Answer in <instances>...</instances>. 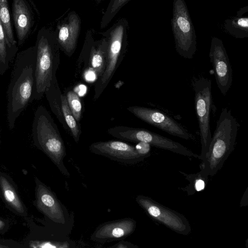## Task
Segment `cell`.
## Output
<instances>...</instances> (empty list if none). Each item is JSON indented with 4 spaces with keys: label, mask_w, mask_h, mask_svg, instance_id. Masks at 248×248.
Returning <instances> with one entry per match:
<instances>
[{
    "label": "cell",
    "mask_w": 248,
    "mask_h": 248,
    "mask_svg": "<svg viewBox=\"0 0 248 248\" xmlns=\"http://www.w3.org/2000/svg\"><path fill=\"white\" fill-rule=\"evenodd\" d=\"M36 48L17 55L7 91V122L13 129L21 113L31 103L35 81Z\"/></svg>",
    "instance_id": "obj_1"
},
{
    "label": "cell",
    "mask_w": 248,
    "mask_h": 248,
    "mask_svg": "<svg viewBox=\"0 0 248 248\" xmlns=\"http://www.w3.org/2000/svg\"><path fill=\"white\" fill-rule=\"evenodd\" d=\"M238 127L231 111L223 108L217 122L207 152L200 165V169L208 175H215L233 150Z\"/></svg>",
    "instance_id": "obj_2"
},
{
    "label": "cell",
    "mask_w": 248,
    "mask_h": 248,
    "mask_svg": "<svg viewBox=\"0 0 248 248\" xmlns=\"http://www.w3.org/2000/svg\"><path fill=\"white\" fill-rule=\"evenodd\" d=\"M32 134L37 146L51 160L62 174L69 176L64 164L66 148L57 125L46 108L39 106L34 113Z\"/></svg>",
    "instance_id": "obj_3"
},
{
    "label": "cell",
    "mask_w": 248,
    "mask_h": 248,
    "mask_svg": "<svg viewBox=\"0 0 248 248\" xmlns=\"http://www.w3.org/2000/svg\"><path fill=\"white\" fill-rule=\"evenodd\" d=\"M60 49L55 34H43L36 47L35 81L32 101L40 100L56 72L60 62Z\"/></svg>",
    "instance_id": "obj_4"
},
{
    "label": "cell",
    "mask_w": 248,
    "mask_h": 248,
    "mask_svg": "<svg viewBox=\"0 0 248 248\" xmlns=\"http://www.w3.org/2000/svg\"><path fill=\"white\" fill-rule=\"evenodd\" d=\"M128 28V21L122 18L107 30L100 33L108 43L107 62L103 75L94 85V100L100 97L107 87L123 59L127 45Z\"/></svg>",
    "instance_id": "obj_5"
},
{
    "label": "cell",
    "mask_w": 248,
    "mask_h": 248,
    "mask_svg": "<svg viewBox=\"0 0 248 248\" xmlns=\"http://www.w3.org/2000/svg\"><path fill=\"white\" fill-rule=\"evenodd\" d=\"M171 25L176 51L185 58L192 59L197 48L196 35L185 0H173Z\"/></svg>",
    "instance_id": "obj_6"
},
{
    "label": "cell",
    "mask_w": 248,
    "mask_h": 248,
    "mask_svg": "<svg viewBox=\"0 0 248 248\" xmlns=\"http://www.w3.org/2000/svg\"><path fill=\"white\" fill-rule=\"evenodd\" d=\"M36 196L38 208L61 234L68 236L74 225V214L69 211L50 188L40 181L37 184Z\"/></svg>",
    "instance_id": "obj_7"
},
{
    "label": "cell",
    "mask_w": 248,
    "mask_h": 248,
    "mask_svg": "<svg viewBox=\"0 0 248 248\" xmlns=\"http://www.w3.org/2000/svg\"><path fill=\"white\" fill-rule=\"evenodd\" d=\"M107 132L112 137L121 140L134 142H144L151 146L200 159V155L192 152L181 144L147 129L119 125L108 128Z\"/></svg>",
    "instance_id": "obj_8"
},
{
    "label": "cell",
    "mask_w": 248,
    "mask_h": 248,
    "mask_svg": "<svg viewBox=\"0 0 248 248\" xmlns=\"http://www.w3.org/2000/svg\"><path fill=\"white\" fill-rule=\"evenodd\" d=\"M195 92V106L198 121L202 145L200 159L204 158L210 145L212 135L210 125V112L212 100L211 80L202 78L193 83Z\"/></svg>",
    "instance_id": "obj_9"
},
{
    "label": "cell",
    "mask_w": 248,
    "mask_h": 248,
    "mask_svg": "<svg viewBox=\"0 0 248 248\" xmlns=\"http://www.w3.org/2000/svg\"><path fill=\"white\" fill-rule=\"evenodd\" d=\"M108 43L104 37L96 40L92 30L86 31L84 43L77 61L83 72H93L97 78L103 75L107 62Z\"/></svg>",
    "instance_id": "obj_10"
},
{
    "label": "cell",
    "mask_w": 248,
    "mask_h": 248,
    "mask_svg": "<svg viewBox=\"0 0 248 248\" xmlns=\"http://www.w3.org/2000/svg\"><path fill=\"white\" fill-rule=\"evenodd\" d=\"M135 200L151 218L175 232L186 235L191 232V226L188 220L181 214L160 204L148 196L139 195Z\"/></svg>",
    "instance_id": "obj_11"
},
{
    "label": "cell",
    "mask_w": 248,
    "mask_h": 248,
    "mask_svg": "<svg viewBox=\"0 0 248 248\" xmlns=\"http://www.w3.org/2000/svg\"><path fill=\"white\" fill-rule=\"evenodd\" d=\"M127 109L143 121L170 135L185 140L194 139L179 123L159 110L140 106L128 107Z\"/></svg>",
    "instance_id": "obj_12"
},
{
    "label": "cell",
    "mask_w": 248,
    "mask_h": 248,
    "mask_svg": "<svg viewBox=\"0 0 248 248\" xmlns=\"http://www.w3.org/2000/svg\"><path fill=\"white\" fill-rule=\"evenodd\" d=\"M89 149L92 153L126 164H137L146 158L140 155L135 146L119 140L93 142Z\"/></svg>",
    "instance_id": "obj_13"
},
{
    "label": "cell",
    "mask_w": 248,
    "mask_h": 248,
    "mask_svg": "<svg viewBox=\"0 0 248 248\" xmlns=\"http://www.w3.org/2000/svg\"><path fill=\"white\" fill-rule=\"evenodd\" d=\"M209 57L216 81L221 93L225 95L232 81V71L226 49L221 39L213 37L211 40Z\"/></svg>",
    "instance_id": "obj_14"
},
{
    "label": "cell",
    "mask_w": 248,
    "mask_h": 248,
    "mask_svg": "<svg viewBox=\"0 0 248 248\" xmlns=\"http://www.w3.org/2000/svg\"><path fill=\"white\" fill-rule=\"evenodd\" d=\"M136 228V221L130 217L107 221L96 228L90 239L99 243L120 241L131 235Z\"/></svg>",
    "instance_id": "obj_15"
},
{
    "label": "cell",
    "mask_w": 248,
    "mask_h": 248,
    "mask_svg": "<svg viewBox=\"0 0 248 248\" xmlns=\"http://www.w3.org/2000/svg\"><path fill=\"white\" fill-rule=\"evenodd\" d=\"M81 23L79 16L72 11L57 25L55 34L59 48L68 57H71L76 49Z\"/></svg>",
    "instance_id": "obj_16"
},
{
    "label": "cell",
    "mask_w": 248,
    "mask_h": 248,
    "mask_svg": "<svg viewBox=\"0 0 248 248\" xmlns=\"http://www.w3.org/2000/svg\"><path fill=\"white\" fill-rule=\"evenodd\" d=\"M45 94L53 113L66 130H69L63 115L62 106V96L56 76L54 77L46 89Z\"/></svg>",
    "instance_id": "obj_17"
},
{
    "label": "cell",
    "mask_w": 248,
    "mask_h": 248,
    "mask_svg": "<svg viewBox=\"0 0 248 248\" xmlns=\"http://www.w3.org/2000/svg\"><path fill=\"white\" fill-rule=\"evenodd\" d=\"M13 14L18 44L21 45L23 42L30 26L29 12L23 0H14Z\"/></svg>",
    "instance_id": "obj_18"
},
{
    "label": "cell",
    "mask_w": 248,
    "mask_h": 248,
    "mask_svg": "<svg viewBox=\"0 0 248 248\" xmlns=\"http://www.w3.org/2000/svg\"><path fill=\"white\" fill-rule=\"evenodd\" d=\"M244 9L237 12V16L226 19L224 22L225 31L236 38L248 37V17L242 16L245 12Z\"/></svg>",
    "instance_id": "obj_19"
},
{
    "label": "cell",
    "mask_w": 248,
    "mask_h": 248,
    "mask_svg": "<svg viewBox=\"0 0 248 248\" xmlns=\"http://www.w3.org/2000/svg\"><path fill=\"white\" fill-rule=\"evenodd\" d=\"M186 177V179L188 181L189 184L183 190L186 191L188 195L194 194L196 192L203 190L206 186L209 175L206 174L203 170L196 173L187 174L180 172Z\"/></svg>",
    "instance_id": "obj_20"
},
{
    "label": "cell",
    "mask_w": 248,
    "mask_h": 248,
    "mask_svg": "<svg viewBox=\"0 0 248 248\" xmlns=\"http://www.w3.org/2000/svg\"><path fill=\"white\" fill-rule=\"evenodd\" d=\"M0 185L6 202L17 212L23 213L24 208L15 189L9 181L2 176L0 177Z\"/></svg>",
    "instance_id": "obj_21"
},
{
    "label": "cell",
    "mask_w": 248,
    "mask_h": 248,
    "mask_svg": "<svg viewBox=\"0 0 248 248\" xmlns=\"http://www.w3.org/2000/svg\"><path fill=\"white\" fill-rule=\"evenodd\" d=\"M0 20L4 29L7 44L10 47H16L7 0H0Z\"/></svg>",
    "instance_id": "obj_22"
},
{
    "label": "cell",
    "mask_w": 248,
    "mask_h": 248,
    "mask_svg": "<svg viewBox=\"0 0 248 248\" xmlns=\"http://www.w3.org/2000/svg\"><path fill=\"white\" fill-rule=\"evenodd\" d=\"M62 106L63 115L65 123L70 130L72 136L76 143L79 141L81 130L78 124L77 121L72 114L68 105L66 97L62 94Z\"/></svg>",
    "instance_id": "obj_23"
},
{
    "label": "cell",
    "mask_w": 248,
    "mask_h": 248,
    "mask_svg": "<svg viewBox=\"0 0 248 248\" xmlns=\"http://www.w3.org/2000/svg\"><path fill=\"white\" fill-rule=\"evenodd\" d=\"M0 20V59L8 69L16 51V47H10L7 43L4 31Z\"/></svg>",
    "instance_id": "obj_24"
},
{
    "label": "cell",
    "mask_w": 248,
    "mask_h": 248,
    "mask_svg": "<svg viewBox=\"0 0 248 248\" xmlns=\"http://www.w3.org/2000/svg\"><path fill=\"white\" fill-rule=\"evenodd\" d=\"M131 0H110L100 22V28L106 27L122 8Z\"/></svg>",
    "instance_id": "obj_25"
},
{
    "label": "cell",
    "mask_w": 248,
    "mask_h": 248,
    "mask_svg": "<svg viewBox=\"0 0 248 248\" xmlns=\"http://www.w3.org/2000/svg\"><path fill=\"white\" fill-rule=\"evenodd\" d=\"M69 107L75 118L78 122L80 120L82 105L78 95L73 91H70L67 93L66 96Z\"/></svg>",
    "instance_id": "obj_26"
},
{
    "label": "cell",
    "mask_w": 248,
    "mask_h": 248,
    "mask_svg": "<svg viewBox=\"0 0 248 248\" xmlns=\"http://www.w3.org/2000/svg\"><path fill=\"white\" fill-rule=\"evenodd\" d=\"M138 152L146 158L150 155L151 145L144 142H139L135 146Z\"/></svg>",
    "instance_id": "obj_27"
},
{
    "label": "cell",
    "mask_w": 248,
    "mask_h": 248,
    "mask_svg": "<svg viewBox=\"0 0 248 248\" xmlns=\"http://www.w3.org/2000/svg\"><path fill=\"white\" fill-rule=\"evenodd\" d=\"M111 248H138L139 247L130 242L120 240L117 243L109 247Z\"/></svg>",
    "instance_id": "obj_28"
},
{
    "label": "cell",
    "mask_w": 248,
    "mask_h": 248,
    "mask_svg": "<svg viewBox=\"0 0 248 248\" xmlns=\"http://www.w3.org/2000/svg\"><path fill=\"white\" fill-rule=\"evenodd\" d=\"M248 188L246 190L244 195L241 199L240 202V206H245L248 205Z\"/></svg>",
    "instance_id": "obj_29"
},
{
    "label": "cell",
    "mask_w": 248,
    "mask_h": 248,
    "mask_svg": "<svg viewBox=\"0 0 248 248\" xmlns=\"http://www.w3.org/2000/svg\"><path fill=\"white\" fill-rule=\"evenodd\" d=\"M4 226V223L1 220H0V229H1Z\"/></svg>",
    "instance_id": "obj_30"
},
{
    "label": "cell",
    "mask_w": 248,
    "mask_h": 248,
    "mask_svg": "<svg viewBox=\"0 0 248 248\" xmlns=\"http://www.w3.org/2000/svg\"><path fill=\"white\" fill-rule=\"evenodd\" d=\"M102 1V0H95V1L97 3V4H100Z\"/></svg>",
    "instance_id": "obj_31"
},
{
    "label": "cell",
    "mask_w": 248,
    "mask_h": 248,
    "mask_svg": "<svg viewBox=\"0 0 248 248\" xmlns=\"http://www.w3.org/2000/svg\"><path fill=\"white\" fill-rule=\"evenodd\" d=\"M7 247H6V246L0 245V248H7Z\"/></svg>",
    "instance_id": "obj_32"
}]
</instances>
